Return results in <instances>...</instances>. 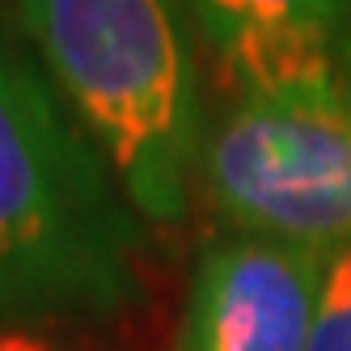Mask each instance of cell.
<instances>
[{"mask_svg": "<svg viewBox=\"0 0 351 351\" xmlns=\"http://www.w3.org/2000/svg\"><path fill=\"white\" fill-rule=\"evenodd\" d=\"M140 275L144 220L34 51L0 34V335L114 322Z\"/></svg>", "mask_w": 351, "mask_h": 351, "instance_id": "6da1fadb", "label": "cell"}, {"mask_svg": "<svg viewBox=\"0 0 351 351\" xmlns=\"http://www.w3.org/2000/svg\"><path fill=\"white\" fill-rule=\"evenodd\" d=\"M216 56L199 186L233 233L351 241V34L237 38Z\"/></svg>", "mask_w": 351, "mask_h": 351, "instance_id": "7a4b0ae2", "label": "cell"}, {"mask_svg": "<svg viewBox=\"0 0 351 351\" xmlns=\"http://www.w3.org/2000/svg\"><path fill=\"white\" fill-rule=\"evenodd\" d=\"M60 102L144 224L186 220L208 136V85L182 0H13Z\"/></svg>", "mask_w": 351, "mask_h": 351, "instance_id": "3957f363", "label": "cell"}, {"mask_svg": "<svg viewBox=\"0 0 351 351\" xmlns=\"http://www.w3.org/2000/svg\"><path fill=\"white\" fill-rule=\"evenodd\" d=\"M330 250L224 233L191 267L173 351H309Z\"/></svg>", "mask_w": 351, "mask_h": 351, "instance_id": "277c9868", "label": "cell"}, {"mask_svg": "<svg viewBox=\"0 0 351 351\" xmlns=\"http://www.w3.org/2000/svg\"><path fill=\"white\" fill-rule=\"evenodd\" d=\"M212 51L267 34H351V0H186Z\"/></svg>", "mask_w": 351, "mask_h": 351, "instance_id": "5b68a950", "label": "cell"}, {"mask_svg": "<svg viewBox=\"0 0 351 351\" xmlns=\"http://www.w3.org/2000/svg\"><path fill=\"white\" fill-rule=\"evenodd\" d=\"M309 351H351V241L330 250Z\"/></svg>", "mask_w": 351, "mask_h": 351, "instance_id": "8992f818", "label": "cell"}, {"mask_svg": "<svg viewBox=\"0 0 351 351\" xmlns=\"http://www.w3.org/2000/svg\"><path fill=\"white\" fill-rule=\"evenodd\" d=\"M0 351H68V347H60L47 330H5Z\"/></svg>", "mask_w": 351, "mask_h": 351, "instance_id": "52a82bcc", "label": "cell"}]
</instances>
